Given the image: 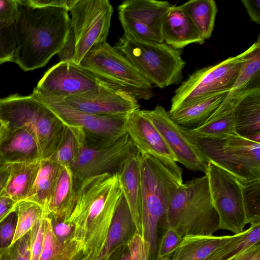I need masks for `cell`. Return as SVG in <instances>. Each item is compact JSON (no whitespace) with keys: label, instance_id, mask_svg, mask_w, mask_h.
<instances>
[{"label":"cell","instance_id":"cell-1","mask_svg":"<svg viewBox=\"0 0 260 260\" xmlns=\"http://www.w3.org/2000/svg\"><path fill=\"white\" fill-rule=\"evenodd\" d=\"M16 2L13 61L24 71L34 70L45 66L64 44L71 28L69 11L57 7H33L25 0Z\"/></svg>","mask_w":260,"mask_h":260},{"label":"cell","instance_id":"cell-2","mask_svg":"<svg viewBox=\"0 0 260 260\" xmlns=\"http://www.w3.org/2000/svg\"><path fill=\"white\" fill-rule=\"evenodd\" d=\"M121 194L117 173L79 182L74 208L66 220L74 225V238L82 244L89 260H95L103 249Z\"/></svg>","mask_w":260,"mask_h":260},{"label":"cell","instance_id":"cell-3","mask_svg":"<svg viewBox=\"0 0 260 260\" xmlns=\"http://www.w3.org/2000/svg\"><path fill=\"white\" fill-rule=\"evenodd\" d=\"M140 156V212L142 235L148 260H156L158 223L179 187L182 170L148 154Z\"/></svg>","mask_w":260,"mask_h":260},{"label":"cell","instance_id":"cell-4","mask_svg":"<svg viewBox=\"0 0 260 260\" xmlns=\"http://www.w3.org/2000/svg\"><path fill=\"white\" fill-rule=\"evenodd\" d=\"M168 228L182 238L212 235L220 230L206 175L193 178L179 187L158 223V230Z\"/></svg>","mask_w":260,"mask_h":260},{"label":"cell","instance_id":"cell-5","mask_svg":"<svg viewBox=\"0 0 260 260\" xmlns=\"http://www.w3.org/2000/svg\"><path fill=\"white\" fill-rule=\"evenodd\" d=\"M0 118L10 129L22 128L35 138L41 160L48 159L55 151L64 124L45 106L29 96L18 94L0 99Z\"/></svg>","mask_w":260,"mask_h":260},{"label":"cell","instance_id":"cell-6","mask_svg":"<svg viewBox=\"0 0 260 260\" xmlns=\"http://www.w3.org/2000/svg\"><path fill=\"white\" fill-rule=\"evenodd\" d=\"M152 84L160 88L177 84L185 62L182 50L164 42L137 40L123 35L114 47Z\"/></svg>","mask_w":260,"mask_h":260},{"label":"cell","instance_id":"cell-7","mask_svg":"<svg viewBox=\"0 0 260 260\" xmlns=\"http://www.w3.org/2000/svg\"><path fill=\"white\" fill-rule=\"evenodd\" d=\"M191 137L208 164L241 184L260 179V143L237 134L224 140Z\"/></svg>","mask_w":260,"mask_h":260},{"label":"cell","instance_id":"cell-8","mask_svg":"<svg viewBox=\"0 0 260 260\" xmlns=\"http://www.w3.org/2000/svg\"><path fill=\"white\" fill-rule=\"evenodd\" d=\"M31 95L48 108L64 125L82 128L87 142L110 144L126 133L128 116L100 115L84 113L72 108L58 98L37 87Z\"/></svg>","mask_w":260,"mask_h":260},{"label":"cell","instance_id":"cell-9","mask_svg":"<svg viewBox=\"0 0 260 260\" xmlns=\"http://www.w3.org/2000/svg\"><path fill=\"white\" fill-rule=\"evenodd\" d=\"M37 87L60 98L98 92L106 88L123 89L136 98L140 96L139 91L104 79L74 62H59L54 65L45 73Z\"/></svg>","mask_w":260,"mask_h":260},{"label":"cell","instance_id":"cell-10","mask_svg":"<svg viewBox=\"0 0 260 260\" xmlns=\"http://www.w3.org/2000/svg\"><path fill=\"white\" fill-rule=\"evenodd\" d=\"M70 11L76 39L74 62L79 64L93 46L106 42L113 9L108 0H76Z\"/></svg>","mask_w":260,"mask_h":260},{"label":"cell","instance_id":"cell-11","mask_svg":"<svg viewBox=\"0 0 260 260\" xmlns=\"http://www.w3.org/2000/svg\"><path fill=\"white\" fill-rule=\"evenodd\" d=\"M79 64L104 79L141 91L150 99L154 95L149 81L107 42L93 46Z\"/></svg>","mask_w":260,"mask_h":260},{"label":"cell","instance_id":"cell-12","mask_svg":"<svg viewBox=\"0 0 260 260\" xmlns=\"http://www.w3.org/2000/svg\"><path fill=\"white\" fill-rule=\"evenodd\" d=\"M205 174L208 179L210 194L218 216L219 229L234 234L242 232L248 223L242 184L229 173L211 164H209Z\"/></svg>","mask_w":260,"mask_h":260},{"label":"cell","instance_id":"cell-13","mask_svg":"<svg viewBox=\"0 0 260 260\" xmlns=\"http://www.w3.org/2000/svg\"><path fill=\"white\" fill-rule=\"evenodd\" d=\"M171 5L168 1L126 0L118 6L124 35L139 41L164 42L161 28Z\"/></svg>","mask_w":260,"mask_h":260},{"label":"cell","instance_id":"cell-14","mask_svg":"<svg viewBox=\"0 0 260 260\" xmlns=\"http://www.w3.org/2000/svg\"><path fill=\"white\" fill-rule=\"evenodd\" d=\"M127 133L110 144L83 143L70 166L75 180L104 173H117L129 153L134 149Z\"/></svg>","mask_w":260,"mask_h":260},{"label":"cell","instance_id":"cell-15","mask_svg":"<svg viewBox=\"0 0 260 260\" xmlns=\"http://www.w3.org/2000/svg\"><path fill=\"white\" fill-rule=\"evenodd\" d=\"M140 111L157 130L177 162L189 170L206 173L209 164L193 138L185 127L172 120L164 107L157 105L152 110Z\"/></svg>","mask_w":260,"mask_h":260},{"label":"cell","instance_id":"cell-16","mask_svg":"<svg viewBox=\"0 0 260 260\" xmlns=\"http://www.w3.org/2000/svg\"><path fill=\"white\" fill-rule=\"evenodd\" d=\"M58 98L75 109L94 115L127 116L140 107L133 94L116 88Z\"/></svg>","mask_w":260,"mask_h":260},{"label":"cell","instance_id":"cell-17","mask_svg":"<svg viewBox=\"0 0 260 260\" xmlns=\"http://www.w3.org/2000/svg\"><path fill=\"white\" fill-rule=\"evenodd\" d=\"M125 130L140 154H148L165 162H177L160 134L140 109L128 115Z\"/></svg>","mask_w":260,"mask_h":260},{"label":"cell","instance_id":"cell-18","mask_svg":"<svg viewBox=\"0 0 260 260\" xmlns=\"http://www.w3.org/2000/svg\"><path fill=\"white\" fill-rule=\"evenodd\" d=\"M222 91H230L218 76L215 64L198 70L176 89L169 112Z\"/></svg>","mask_w":260,"mask_h":260},{"label":"cell","instance_id":"cell-19","mask_svg":"<svg viewBox=\"0 0 260 260\" xmlns=\"http://www.w3.org/2000/svg\"><path fill=\"white\" fill-rule=\"evenodd\" d=\"M164 42L173 48L181 50L186 46L202 44L205 40L188 16L179 6H171L162 24Z\"/></svg>","mask_w":260,"mask_h":260},{"label":"cell","instance_id":"cell-20","mask_svg":"<svg viewBox=\"0 0 260 260\" xmlns=\"http://www.w3.org/2000/svg\"><path fill=\"white\" fill-rule=\"evenodd\" d=\"M232 98L235 100L237 134L247 139L260 134V85L248 88Z\"/></svg>","mask_w":260,"mask_h":260},{"label":"cell","instance_id":"cell-21","mask_svg":"<svg viewBox=\"0 0 260 260\" xmlns=\"http://www.w3.org/2000/svg\"><path fill=\"white\" fill-rule=\"evenodd\" d=\"M10 133L0 145V164L32 162L41 160L40 151L33 135L17 128Z\"/></svg>","mask_w":260,"mask_h":260},{"label":"cell","instance_id":"cell-22","mask_svg":"<svg viewBox=\"0 0 260 260\" xmlns=\"http://www.w3.org/2000/svg\"><path fill=\"white\" fill-rule=\"evenodd\" d=\"M140 153L134 149L117 172L122 193L128 205L137 232L142 235L140 212Z\"/></svg>","mask_w":260,"mask_h":260},{"label":"cell","instance_id":"cell-23","mask_svg":"<svg viewBox=\"0 0 260 260\" xmlns=\"http://www.w3.org/2000/svg\"><path fill=\"white\" fill-rule=\"evenodd\" d=\"M136 233L138 232L135 222L122 193L109 226L105 243L95 260H106L116 249L128 244Z\"/></svg>","mask_w":260,"mask_h":260},{"label":"cell","instance_id":"cell-24","mask_svg":"<svg viewBox=\"0 0 260 260\" xmlns=\"http://www.w3.org/2000/svg\"><path fill=\"white\" fill-rule=\"evenodd\" d=\"M235 100H224L199 127L185 130L190 136L203 139L224 140L237 134L234 118Z\"/></svg>","mask_w":260,"mask_h":260},{"label":"cell","instance_id":"cell-25","mask_svg":"<svg viewBox=\"0 0 260 260\" xmlns=\"http://www.w3.org/2000/svg\"><path fill=\"white\" fill-rule=\"evenodd\" d=\"M229 91L214 93L187 106L169 112L177 124L188 129L200 126L222 103Z\"/></svg>","mask_w":260,"mask_h":260},{"label":"cell","instance_id":"cell-26","mask_svg":"<svg viewBox=\"0 0 260 260\" xmlns=\"http://www.w3.org/2000/svg\"><path fill=\"white\" fill-rule=\"evenodd\" d=\"M233 235H187L183 237L171 260H204L225 245Z\"/></svg>","mask_w":260,"mask_h":260},{"label":"cell","instance_id":"cell-27","mask_svg":"<svg viewBox=\"0 0 260 260\" xmlns=\"http://www.w3.org/2000/svg\"><path fill=\"white\" fill-rule=\"evenodd\" d=\"M70 167L60 166L59 172L51 200L45 217L50 215L68 219L74 208L76 189Z\"/></svg>","mask_w":260,"mask_h":260},{"label":"cell","instance_id":"cell-28","mask_svg":"<svg viewBox=\"0 0 260 260\" xmlns=\"http://www.w3.org/2000/svg\"><path fill=\"white\" fill-rule=\"evenodd\" d=\"M40 161L12 164L9 179L1 196L16 203L26 200L37 176Z\"/></svg>","mask_w":260,"mask_h":260},{"label":"cell","instance_id":"cell-29","mask_svg":"<svg viewBox=\"0 0 260 260\" xmlns=\"http://www.w3.org/2000/svg\"><path fill=\"white\" fill-rule=\"evenodd\" d=\"M60 166L49 159L40 161L39 170L27 199L39 205L44 216L50 203L58 178Z\"/></svg>","mask_w":260,"mask_h":260},{"label":"cell","instance_id":"cell-30","mask_svg":"<svg viewBox=\"0 0 260 260\" xmlns=\"http://www.w3.org/2000/svg\"><path fill=\"white\" fill-rule=\"evenodd\" d=\"M260 37L247 49V53L241 64L236 81L225 99L235 96L248 88L259 85Z\"/></svg>","mask_w":260,"mask_h":260},{"label":"cell","instance_id":"cell-31","mask_svg":"<svg viewBox=\"0 0 260 260\" xmlns=\"http://www.w3.org/2000/svg\"><path fill=\"white\" fill-rule=\"evenodd\" d=\"M179 7L188 16L205 40L214 29L217 7L214 0H190Z\"/></svg>","mask_w":260,"mask_h":260},{"label":"cell","instance_id":"cell-32","mask_svg":"<svg viewBox=\"0 0 260 260\" xmlns=\"http://www.w3.org/2000/svg\"><path fill=\"white\" fill-rule=\"evenodd\" d=\"M85 138V133L82 128L64 125L56 149L48 159L60 166L70 167Z\"/></svg>","mask_w":260,"mask_h":260},{"label":"cell","instance_id":"cell-33","mask_svg":"<svg viewBox=\"0 0 260 260\" xmlns=\"http://www.w3.org/2000/svg\"><path fill=\"white\" fill-rule=\"evenodd\" d=\"M14 211L17 215V222L12 244L29 232L38 221L45 217L43 208L28 200L17 202Z\"/></svg>","mask_w":260,"mask_h":260},{"label":"cell","instance_id":"cell-34","mask_svg":"<svg viewBox=\"0 0 260 260\" xmlns=\"http://www.w3.org/2000/svg\"><path fill=\"white\" fill-rule=\"evenodd\" d=\"M242 187L248 223H260V179L243 184Z\"/></svg>","mask_w":260,"mask_h":260},{"label":"cell","instance_id":"cell-35","mask_svg":"<svg viewBox=\"0 0 260 260\" xmlns=\"http://www.w3.org/2000/svg\"><path fill=\"white\" fill-rule=\"evenodd\" d=\"M16 48L14 22H0V64L13 61Z\"/></svg>","mask_w":260,"mask_h":260},{"label":"cell","instance_id":"cell-36","mask_svg":"<svg viewBox=\"0 0 260 260\" xmlns=\"http://www.w3.org/2000/svg\"><path fill=\"white\" fill-rule=\"evenodd\" d=\"M30 231L0 252V260H30Z\"/></svg>","mask_w":260,"mask_h":260},{"label":"cell","instance_id":"cell-37","mask_svg":"<svg viewBox=\"0 0 260 260\" xmlns=\"http://www.w3.org/2000/svg\"><path fill=\"white\" fill-rule=\"evenodd\" d=\"M163 230L164 232L158 240L156 260L171 257L182 239L172 229Z\"/></svg>","mask_w":260,"mask_h":260},{"label":"cell","instance_id":"cell-38","mask_svg":"<svg viewBox=\"0 0 260 260\" xmlns=\"http://www.w3.org/2000/svg\"><path fill=\"white\" fill-rule=\"evenodd\" d=\"M47 217L50 219L54 236L59 243L65 244L74 239V227L71 223L57 216Z\"/></svg>","mask_w":260,"mask_h":260},{"label":"cell","instance_id":"cell-39","mask_svg":"<svg viewBox=\"0 0 260 260\" xmlns=\"http://www.w3.org/2000/svg\"><path fill=\"white\" fill-rule=\"evenodd\" d=\"M17 222V215L15 211L11 212L0 223V252L12 243Z\"/></svg>","mask_w":260,"mask_h":260},{"label":"cell","instance_id":"cell-40","mask_svg":"<svg viewBox=\"0 0 260 260\" xmlns=\"http://www.w3.org/2000/svg\"><path fill=\"white\" fill-rule=\"evenodd\" d=\"M45 217L38 221L30 230V260H39L45 233Z\"/></svg>","mask_w":260,"mask_h":260},{"label":"cell","instance_id":"cell-41","mask_svg":"<svg viewBox=\"0 0 260 260\" xmlns=\"http://www.w3.org/2000/svg\"><path fill=\"white\" fill-rule=\"evenodd\" d=\"M75 52V36L73 29L71 27L64 44L57 54L59 58V62H74Z\"/></svg>","mask_w":260,"mask_h":260},{"label":"cell","instance_id":"cell-42","mask_svg":"<svg viewBox=\"0 0 260 260\" xmlns=\"http://www.w3.org/2000/svg\"><path fill=\"white\" fill-rule=\"evenodd\" d=\"M132 260H148V254L142 237L136 233L128 242Z\"/></svg>","mask_w":260,"mask_h":260},{"label":"cell","instance_id":"cell-43","mask_svg":"<svg viewBox=\"0 0 260 260\" xmlns=\"http://www.w3.org/2000/svg\"><path fill=\"white\" fill-rule=\"evenodd\" d=\"M17 13L16 0H0V22H14Z\"/></svg>","mask_w":260,"mask_h":260},{"label":"cell","instance_id":"cell-44","mask_svg":"<svg viewBox=\"0 0 260 260\" xmlns=\"http://www.w3.org/2000/svg\"><path fill=\"white\" fill-rule=\"evenodd\" d=\"M76 0H25V2L33 7H57L70 11Z\"/></svg>","mask_w":260,"mask_h":260},{"label":"cell","instance_id":"cell-45","mask_svg":"<svg viewBox=\"0 0 260 260\" xmlns=\"http://www.w3.org/2000/svg\"><path fill=\"white\" fill-rule=\"evenodd\" d=\"M225 260H260V243H256Z\"/></svg>","mask_w":260,"mask_h":260},{"label":"cell","instance_id":"cell-46","mask_svg":"<svg viewBox=\"0 0 260 260\" xmlns=\"http://www.w3.org/2000/svg\"><path fill=\"white\" fill-rule=\"evenodd\" d=\"M251 21L260 24V0H241Z\"/></svg>","mask_w":260,"mask_h":260},{"label":"cell","instance_id":"cell-47","mask_svg":"<svg viewBox=\"0 0 260 260\" xmlns=\"http://www.w3.org/2000/svg\"><path fill=\"white\" fill-rule=\"evenodd\" d=\"M233 238L225 245L214 252L204 260H225L230 256L233 251L232 244Z\"/></svg>","mask_w":260,"mask_h":260},{"label":"cell","instance_id":"cell-48","mask_svg":"<svg viewBox=\"0 0 260 260\" xmlns=\"http://www.w3.org/2000/svg\"><path fill=\"white\" fill-rule=\"evenodd\" d=\"M16 203L10 198L0 196V223L14 211Z\"/></svg>","mask_w":260,"mask_h":260},{"label":"cell","instance_id":"cell-49","mask_svg":"<svg viewBox=\"0 0 260 260\" xmlns=\"http://www.w3.org/2000/svg\"><path fill=\"white\" fill-rule=\"evenodd\" d=\"M106 260H132L128 244L123 245L114 251Z\"/></svg>","mask_w":260,"mask_h":260},{"label":"cell","instance_id":"cell-50","mask_svg":"<svg viewBox=\"0 0 260 260\" xmlns=\"http://www.w3.org/2000/svg\"><path fill=\"white\" fill-rule=\"evenodd\" d=\"M12 164H0V196L9 179Z\"/></svg>","mask_w":260,"mask_h":260},{"label":"cell","instance_id":"cell-51","mask_svg":"<svg viewBox=\"0 0 260 260\" xmlns=\"http://www.w3.org/2000/svg\"><path fill=\"white\" fill-rule=\"evenodd\" d=\"M8 123L0 118V145L10 133Z\"/></svg>","mask_w":260,"mask_h":260},{"label":"cell","instance_id":"cell-52","mask_svg":"<svg viewBox=\"0 0 260 260\" xmlns=\"http://www.w3.org/2000/svg\"><path fill=\"white\" fill-rule=\"evenodd\" d=\"M160 260H171V257H167L161 259Z\"/></svg>","mask_w":260,"mask_h":260}]
</instances>
